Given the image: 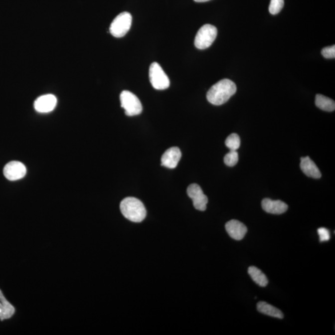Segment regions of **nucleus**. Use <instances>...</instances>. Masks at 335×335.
Masks as SVG:
<instances>
[{"instance_id":"nucleus-17","label":"nucleus","mask_w":335,"mask_h":335,"mask_svg":"<svg viewBox=\"0 0 335 335\" xmlns=\"http://www.w3.org/2000/svg\"><path fill=\"white\" fill-rule=\"evenodd\" d=\"M316 105L317 107L325 111L332 112L335 110V101L322 95H316Z\"/></svg>"},{"instance_id":"nucleus-14","label":"nucleus","mask_w":335,"mask_h":335,"mask_svg":"<svg viewBox=\"0 0 335 335\" xmlns=\"http://www.w3.org/2000/svg\"><path fill=\"white\" fill-rule=\"evenodd\" d=\"M14 312V307L6 300L0 290V320L2 321L11 318Z\"/></svg>"},{"instance_id":"nucleus-16","label":"nucleus","mask_w":335,"mask_h":335,"mask_svg":"<svg viewBox=\"0 0 335 335\" xmlns=\"http://www.w3.org/2000/svg\"><path fill=\"white\" fill-rule=\"evenodd\" d=\"M252 280L260 287H266L268 284V279L266 276L261 271L260 269L255 266H250L248 270Z\"/></svg>"},{"instance_id":"nucleus-2","label":"nucleus","mask_w":335,"mask_h":335,"mask_svg":"<svg viewBox=\"0 0 335 335\" xmlns=\"http://www.w3.org/2000/svg\"><path fill=\"white\" fill-rule=\"evenodd\" d=\"M120 209L124 216L131 222H141L146 217V207L136 197H128L122 200Z\"/></svg>"},{"instance_id":"nucleus-12","label":"nucleus","mask_w":335,"mask_h":335,"mask_svg":"<svg viewBox=\"0 0 335 335\" xmlns=\"http://www.w3.org/2000/svg\"><path fill=\"white\" fill-rule=\"evenodd\" d=\"M261 205L265 212L272 214H283L288 209V205L285 202L280 200H274L268 198L262 200Z\"/></svg>"},{"instance_id":"nucleus-22","label":"nucleus","mask_w":335,"mask_h":335,"mask_svg":"<svg viewBox=\"0 0 335 335\" xmlns=\"http://www.w3.org/2000/svg\"><path fill=\"white\" fill-rule=\"evenodd\" d=\"M322 54L326 58H335V45H332L331 47H327L324 48L322 50Z\"/></svg>"},{"instance_id":"nucleus-9","label":"nucleus","mask_w":335,"mask_h":335,"mask_svg":"<svg viewBox=\"0 0 335 335\" xmlns=\"http://www.w3.org/2000/svg\"><path fill=\"white\" fill-rule=\"evenodd\" d=\"M57 103V98L52 94H48L38 98L35 101L34 106L38 113H48L54 110Z\"/></svg>"},{"instance_id":"nucleus-5","label":"nucleus","mask_w":335,"mask_h":335,"mask_svg":"<svg viewBox=\"0 0 335 335\" xmlns=\"http://www.w3.org/2000/svg\"><path fill=\"white\" fill-rule=\"evenodd\" d=\"M120 100L121 107L125 110L127 116L139 115L143 110L141 101L131 91H123L120 95Z\"/></svg>"},{"instance_id":"nucleus-13","label":"nucleus","mask_w":335,"mask_h":335,"mask_svg":"<svg viewBox=\"0 0 335 335\" xmlns=\"http://www.w3.org/2000/svg\"><path fill=\"white\" fill-rule=\"evenodd\" d=\"M301 160V168L306 176L315 179L321 178L322 176L321 171L309 157H303Z\"/></svg>"},{"instance_id":"nucleus-6","label":"nucleus","mask_w":335,"mask_h":335,"mask_svg":"<svg viewBox=\"0 0 335 335\" xmlns=\"http://www.w3.org/2000/svg\"><path fill=\"white\" fill-rule=\"evenodd\" d=\"M149 78L152 85L156 90H166L169 86L168 77L157 62L152 63L150 67Z\"/></svg>"},{"instance_id":"nucleus-19","label":"nucleus","mask_w":335,"mask_h":335,"mask_svg":"<svg viewBox=\"0 0 335 335\" xmlns=\"http://www.w3.org/2000/svg\"><path fill=\"white\" fill-rule=\"evenodd\" d=\"M224 163L230 167H234L238 162V154L237 151H230L224 157Z\"/></svg>"},{"instance_id":"nucleus-10","label":"nucleus","mask_w":335,"mask_h":335,"mask_svg":"<svg viewBox=\"0 0 335 335\" xmlns=\"http://www.w3.org/2000/svg\"><path fill=\"white\" fill-rule=\"evenodd\" d=\"M181 152L178 147H171L165 152L162 157V166L175 168L181 158Z\"/></svg>"},{"instance_id":"nucleus-8","label":"nucleus","mask_w":335,"mask_h":335,"mask_svg":"<svg viewBox=\"0 0 335 335\" xmlns=\"http://www.w3.org/2000/svg\"><path fill=\"white\" fill-rule=\"evenodd\" d=\"M26 167L21 162L12 161L5 166L3 169L4 176L9 181H16L24 177L26 175Z\"/></svg>"},{"instance_id":"nucleus-3","label":"nucleus","mask_w":335,"mask_h":335,"mask_svg":"<svg viewBox=\"0 0 335 335\" xmlns=\"http://www.w3.org/2000/svg\"><path fill=\"white\" fill-rule=\"evenodd\" d=\"M217 35V28L211 24H205L198 30L194 40L195 46L197 49H207L212 44Z\"/></svg>"},{"instance_id":"nucleus-15","label":"nucleus","mask_w":335,"mask_h":335,"mask_svg":"<svg viewBox=\"0 0 335 335\" xmlns=\"http://www.w3.org/2000/svg\"><path fill=\"white\" fill-rule=\"evenodd\" d=\"M257 309L261 314L266 316L275 317V318L283 319L284 315L280 310L270 305L265 302H260L257 304Z\"/></svg>"},{"instance_id":"nucleus-21","label":"nucleus","mask_w":335,"mask_h":335,"mask_svg":"<svg viewBox=\"0 0 335 335\" xmlns=\"http://www.w3.org/2000/svg\"><path fill=\"white\" fill-rule=\"evenodd\" d=\"M317 232H318L320 241L321 242H327V241H329L330 238H331L329 230L327 229L326 228H320L317 230Z\"/></svg>"},{"instance_id":"nucleus-23","label":"nucleus","mask_w":335,"mask_h":335,"mask_svg":"<svg viewBox=\"0 0 335 335\" xmlns=\"http://www.w3.org/2000/svg\"><path fill=\"white\" fill-rule=\"evenodd\" d=\"M194 1L198 2H202L210 1V0H194Z\"/></svg>"},{"instance_id":"nucleus-7","label":"nucleus","mask_w":335,"mask_h":335,"mask_svg":"<svg viewBox=\"0 0 335 335\" xmlns=\"http://www.w3.org/2000/svg\"><path fill=\"white\" fill-rule=\"evenodd\" d=\"M187 193L193 202L195 209L200 211L206 210L208 198L203 192L201 187L197 184L189 185L187 189Z\"/></svg>"},{"instance_id":"nucleus-11","label":"nucleus","mask_w":335,"mask_h":335,"mask_svg":"<svg viewBox=\"0 0 335 335\" xmlns=\"http://www.w3.org/2000/svg\"><path fill=\"white\" fill-rule=\"evenodd\" d=\"M225 229L230 237L235 240H242L248 231L247 227L237 220H232L227 222Z\"/></svg>"},{"instance_id":"nucleus-4","label":"nucleus","mask_w":335,"mask_h":335,"mask_svg":"<svg viewBox=\"0 0 335 335\" xmlns=\"http://www.w3.org/2000/svg\"><path fill=\"white\" fill-rule=\"evenodd\" d=\"M133 17L128 12H123L118 15L112 22L110 31L115 37H123L131 29Z\"/></svg>"},{"instance_id":"nucleus-1","label":"nucleus","mask_w":335,"mask_h":335,"mask_svg":"<svg viewBox=\"0 0 335 335\" xmlns=\"http://www.w3.org/2000/svg\"><path fill=\"white\" fill-rule=\"evenodd\" d=\"M237 86L232 80L223 79L213 85L207 93L208 101L212 105L220 106L227 102L235 95Z\"/></svg>"},{"instance_id":"nucleus-18","label":"nucleus","mask_w":335,"mask_h":335,"mask_svg":"<svg viewBox=\"0 0 335 335\" xmlns=\"http://www.w3.org/2000/svg\"><path fill=\"white\" fill-rule=\"evenodd\" d=\"M225 146L230 151H237L240 146V137L237 134H232L225 141Z\"/></svg>"},{"instance_id":"nucleus-20","label":"nucleus","mask_w":335,"mask_h":335,"mask_svg":"<svg viewBox=\"0 0 335 335\" xmlns=\"http://www.w3.org/2000/svg\"><path fill=\"white\" fill-rule=\"evenodd\" d=\"M284 4V0H271L269 11L271 14H277L283 9Z\"/></svg>"}]
</instances>
